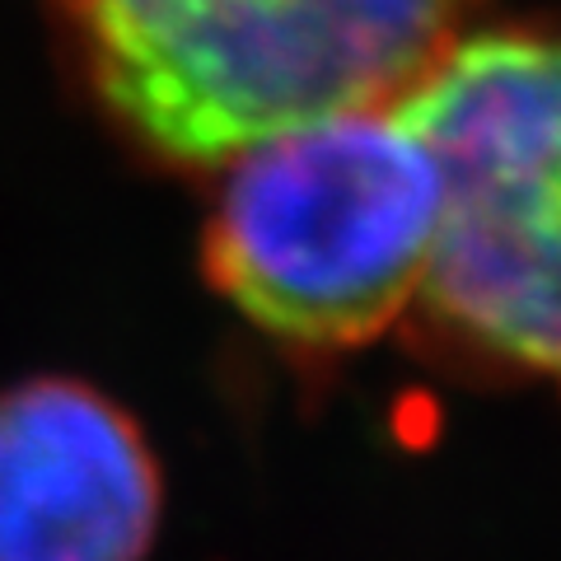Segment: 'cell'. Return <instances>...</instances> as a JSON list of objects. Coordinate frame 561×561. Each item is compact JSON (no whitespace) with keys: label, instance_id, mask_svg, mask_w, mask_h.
I'll return each mask as SVG.
<instances>
[{"label":"cell","instance_id":"obj_3","mask_svg":"<svg viewBox=\"0 0 561 561\" xmlns=\"http://www.w3.org/2000/svg\"><path fill=\"white\" fill-rule=\"evenodd\" d=\"M398 103L445 179L416 305L454 351L561 398V33L449 43Z\"/></svg>","mask_w":561,"mask_h":561},{"label":"cell","instance_id":"obj_4","mask_svg":"<svg viewBox=\"0 0 561 561\" xmlns=\"http://www.w3.org/2000/svg\"><path fill=\"white\" fill-rule=\"evenodd\" d=\"M164 478L127 408L84 379L0 389V561H146Z\"/></svg>","mask_w":561,"mask_h":561},{"label":"cell","instance_id":"obj_1","mask_svg":"<svg viewBox=\"0 0 561 561\" xmlns=\"http://www.w3.org/2000/svg\"><path fill=\"white\" fill-rule=\"evenodd\" d=\"M99 99L179 164L332 113L398 103L449 47L463 0H61Z\"/></svg>","mask_w":561,"mask_h":561},{"label":"cell","instance_id":"obj_2","mask_svg":"<svg viewBox=\"0 0 561 561\" xmlns=\"http://www.w3.org/2000/svg\"><path fill=\"white\" fill-rule=\"evenodd\" d=\"M440 210V164L402 103L332 113L230 160L206 272L267 337L351 351L416 309Z\"/></svg>","mask_w":561,"mask_h":561}]
</instances>
